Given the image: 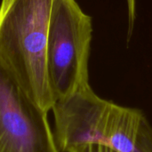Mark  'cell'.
Listing matches in <instances>:
<instances>
[{
	"instance_id": "obj_6",
	"label": "cell",
	"mask_w": 152,
	"mask_h": 152,
	"mask_svg": "<svg viewBox=\"0 0 152 152\" xmlns=\"http://www.w3.org/2000/svg\"><path fill=\"white\" fill-rule=\"evenodd\" d=\"M128 6V20H129V31L128 37L132 35V30L135 19V0H127Z\"/></svg>"
},
{
	"instance_id": "obj_1",
	"label": "cell",
	"mask_w": 152,
	"mask_h": 152,
	"mask_svg": "<svg viewBox=\"0 0 152 152\" xmlns=\"http://www.w3.org/2000/svg\"><path fill=\"white\" fill-rule=\"evenodd\" d=\"M53 0H2L0 61L23 91L48 112L54 104L47 70Z\"/></svg>"
},
{
	"instance_id": "obj_4",
	"label": "cell",
	"mask_w": 152,
	"mask_h": 152,
	"mask_svg": "<svg viewBox=\"0 0 152 152\" xmlns=\"http://www.w3.org/2000/svg\"><path fill=\"white\" fill-rule=\"evenodd\" d=\"M84 139L116 152H152V126L144 113L101 97L92 105Z\"/></svg>"
},
{
	"instance_id": "obj_5",
	"label": "cell",
	"mask_w": 152,
	"mask_h": 152,
	"mask_svg": "<svg viewBox=\"0 0 152 152\" xmlns=\"http://www.w3.org/2000/svg\"><path fill=\"white\" fill-rule=\"evenodd\" d=\"M68 152H116L102 144H86L70 149Z\"/></svg>"
},
{
	"instance_id": "obj_3",
	"label": "cell",
	"mask_w": 152,
	"mask_h": 152,
	"mask_svg": "<svg viewBox=\"0 0 152 152\" xmlns=\"http://www.w3.org/2000/svg\"><path fill=\"white\" fill-rule=\"evenodd\" d=\"M47 113L0 61V152H60Z\"/></svg>"
},
{
	"instance_id": "obj_2",
	"label": "cell",
	"mask_w": 152,
	"mask_h": 152,
	"mask_svg": "<svg viewBox=\"0 0 152 152\" xmlns=\"http://www.w3.org/2000/svg\"><path fill=\"white\" fill-rule=\"evenodd\" d=\"M92 32V18L76 0H53L46 59L54 102L89 85Z\"/></svg>"
}]
</instances>
